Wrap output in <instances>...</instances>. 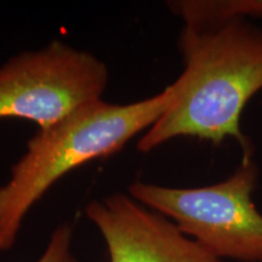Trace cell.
I'll return each instance as SVG.
<instances>
[{"label":"cell","mask_w":262,"mask_h":262,"mask_svg":"<svg viewBox=\"0 0 262 262\" xmlns=\"http://www.w3.org/2000/svg\"><path fill=\"white\" fill-rule=\"evenodd\" d=\"M172 84L146 100L127 104L96 100L81 106L48 129L39 130L0 187V253L17 241L32 206L62 176L95 159L119 152L149 129L171 106Z\"/></svg>","instance_id":"7a4b0ae2"},{"label":"cell","mask_w":262,"mask_h":262,"mask_svg":"<svg viewBox=\"0 0 262 262\" xmlns=\"http://www.w3.org/2000/svg\"><path fill=\"white\" fill-rule=\"evenodd\" d=\"M107 66L88 51L55 40L0 66V118H21L48 129L84 104L101 100Z\"/></svg>","instance_id":"277c9868"},{"label":"cell","mask_w":262,"mask_h":262,"mask_svg":"<svg viewBox=\"0 0 262 262\" xmlns=\"http://www.w3.org/2000/svg\"><path fill=\"white\" fill-rule=\"evenodd\" d=\"M260 169L242 160L224 181L194 188H175L136 181L129 195L171 220L215 257L262 262V214L253 201Z\"/></svg>","instance_id":"3957f363"},{"label":"cell","mask_w":262,"mask_h":262,"mask_svg":"<svg viewBox=\"0 0 262 262\" xmlns=\"http://www.w3.org/2000/svg\"><path fill=\"white\" fill-rule=\"evenodd\" d=\"M85 215L106 242L110 262H224L130 195L90 202Z\"/></svg>","instance_id":"5b68a950"},{"label":"cell","mask_w":262,"mask_h":262,"mask_svg":"<svg viewBox=\"0 0 262 262\" xmlns=\"http://www.w3.org/2000/svg\"><path fill=\"white\" fill-rule=\"evenodd\" d=\"M179 49L185 70L172 83L171 106L137 143L147 153L176 137L220 146L237 142L242 160L255 146L241 126L245 106L262 90V28L234 19L210 29L183 27Z\"/></svg>","instance_id":"6da1fadb"},{"label":"cell","mask_w":262,"mask_h":262,"mask_svg":"<svg viewBox=\"0 0 262 262\" xmlns=\"http://www.w3.org/2000/svg\"><path fill=\"white\" fill-rule=\"evenodd\" d=\"M168 8L186 27L210 29L234 19L262 18V0H178Z\"/></svg>","instance_id":"8992f818"},{"label":"cell","mask_w":262,"mask_h":262,"mask_svg":"<svg viewBox=\"0 0 262 262\" xmlns=\"http://www.w3.org/2000/svg\"><path fill=\"white\" fill-rule=\"evenodd\" d=\"M72 235L73 231L70 225L58 226L52 232L44 253L37 262H79L72 253Z\"/></svg>","instance_id":"52a82bcc"}]
</instances>
